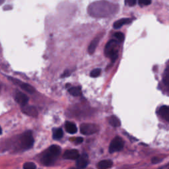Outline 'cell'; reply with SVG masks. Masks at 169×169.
Segmentation results:
<instances>
[{
    "mask_svg": "<svg viewBox=\"0 0 169 169\" xmlns=\"http://www.w3.org/2000/svg\"><path fill=\"white\" fill-rule=\"evenodd\" d=\"M136 1L137 0H125V3L128 6L133 7L136 4Z\"/></svg>",
    "mask_w": 169,
    "mask_h": 169,
    "instance_id": "25",
    "label": "cell"
},
{
    "mask_svg": "<svg viewBox=\"0 0 169 169\" xmlns=\"http://www.w3.org/2000/svg\"><path fill=\"white\" fill-rule=\"evenodd\" d=\"M79 156V153L76 149H70L66 151L63 155L64 159L69 160H77Z\"/></svg>",
    "mask_w": 169,
    "mask_h": 169,
    "instance_id": "8",
    "label": "cell"
},
{
    "mask_svg": "<svg viewBox=\"0 0 169 169\" xmlns=\"http://www.w3.org/2000/svg\"><path fill=\"white\" fill-rule=\"evenodd\" d=\"M113 165V162L111 160H104L99 162L97 164L99 169H108L111 168Z\"/></svg>",
    "mask_w": 169,
    "mask_h": 169,
    "instance_id": "12",
    "label": "cell"
},
{
    "mask_svg": "<svg viewBox=\"0 0 169 169\" xmlns=\"http://www.w3.org/2000/svg\"><path fill=\"white\" fill-rule=\"evenodd\" d=\"M61 153V148L56 145L50 146L42 158V161L45 165H51L54 163L58 156Z\"/></svg>",
    "mask_w": 169,
    "mask_h": 169,
    "instance_id": "2",
    "label": "cell"
},
{
    "mask_svg": "<svg viewBox=\"0 0 169 169\" xmlns=\"http://www.w3.org/2000/svg\"><path fill=\"white\" fill-rule=\"evenodd\" d=\"M11 80H13L14 81V83H15L20 86L21 88L24 90L25 91L29 93H34L35 92L34 88L33 87V86L30 85L29 84L25 83H23V82H22L21 81H19L17 79H11Z\"/></svg>",
    "mask_w": 169,
    "mask_h": 169,
    "instance_id": "9",
    "label": "cell"
},
{
    "mask_svg": "<svg viewBox=\"0 0 169 169\" xmlns=\"http://www.w3.org/2000/svg\"><path fill=\"white\" fill-rule=\"evenodd\" d=\"M99 39L96 38L91 42V44H89V46L88 47V52H89V54H92L95 52V51L97 47V45H98V43H99Z\"/></svg>",
    "mask_w": 169,
    "mask_h": 169,
    "instance_id": "17",
    "label": "cell"
},
{
    "mask_svg": "<svg viewBox=\"0 0 169 169\" xmlns=\"http://www.w3.org/2000/svg\"><path fill=\"white\" fill-rule=\"evenodd\" d=\"M0 89H1V88H0Z\"/></svg>",
    "mask_w": 169,
    "mask_h": 169,
    "instance_id": "31",
    "label": "cell"
},
{
    "mask_svg": "<svg viewBox=\"0 0 169 169\" xmlns=\"http://www.w3.org/2000/svg\"><path fill=\"white\" fill-rule=\"evenodd\" d=\"M124 143L122 139L120 137H116L111 141V144H110L109 152L111 153H114L120 151L124 148Z\"/></svg>",
    "mask_w": 169,
    "mask_h": 169,
    "instance_id": "5",
    "label": "cell"
},
{
    "mask_svg": "<svg viewBox=\"0 0 169 169\" xmlns=\"http://www.w3.org/2000/svg\"><path fill=\"white\" fill-rule=\"evenodd\" d=\"M65 126L66 131L69 133H71V134H74V133H76L77 131V128L76 127V124L74 123L70 122V121H67L65 123Z\"/></svg>",
    "mask_w": 169,
    "mask_h": 169,
    "instance_id": "15",
    "label": "cell"
},
{
    "mask_svg": "<svg viewBox=\"0 0 169 169\" xmlns=\"http://www.w3.org/2000/svg\"><path fill=\"white\" fill-rule=\"evenodd\" d=\"M22 111L25 114L30 116L37 117L38 116V111L37 108L34 107H32V106H24V107H23Z\"/></svg>",
    "mask_w": 169,
    "mask_h": 169,
    "instance_id": "11",
    "label": "cell"
},
{
    "mask_svg": "<svg viewBox=\"0 0 169 169\" xmlns=\"http://www.w3.org/2000/svg\"><path fill=\"white\" fill-rule=\"evenodd\" d=\"M99 130V126L93 124H83L81 125L80 131L83 134L89 136L95 133Z\"/></svg>",
    "mask_w": 169,
    "mask_h": 169,
    "instance_id": "6",
    "label": "cell"
},
{
    "mask_svg": "<svg viewBox=\"0 0 169 169\" xmlns=\"http://www.w3.org/2000/svg\"><path fill=\"white\" fill-rule=\"evenodd\" d=\"M63 136H64V132H63V130L61 128H58V129H55L54 132V134H53L54 139H60L63 137Z\"/></svg>",
    "mask_w": 169,
    "mask_h": 169,
    "instance_id": "19",
    "label": "cell"
},
{
    "mask_svg": "<svg viewBox=\"0 0 169 169\" xmlns=\"http://www.w3.org/2000/svg\"><path fill=\"white\" fill-rule=\"evenodd\" d=\"M159 114L165 120L169 121V106H163L159 110Z\"/></svg>",
    "mask_w": 169,
    "mask_h": 169,
    "instance_id": "14",
    "label": "cell"
},
{
    "mask_svg": "<svg viewBox=\"0 0 169 169\" xmlns=\"http://www.w3.org/2000/svg\"><path fill=\"white\" fill-rule=\"evenodd\" d=\"M15 100L19 104H20L22 107H24L28 103L29 98L25 93L18 91L15 95Z\"/></svg>",
    "mask_w": 169,
    "mask_h": 169,
    "instance_id": "7",
    "label": "cell"
},
{
    "mask_svg": "<svg viewBox=\"0 0 169 169\" xmlns=\"http://www.w3.org/2000/svg\"><path fill=\"white\" fill-rule=\"evenodd\" d=\"M118 5L102 0L92 3L88 7V13L95 18H105L115 14L118 11Z\"/></svg>",
    "mask_w": 169,
    "mask_h": 169,
    "instance_id": "1",
    "label": "cell"
},
{
    "mask_svg": "<svg viewBox=\"0 0 169 169\" xmlns=\"http://www.w3.org/2000/svg\"><path fill=\"white\" fill-rule=\"evenodd\" d=\"M159 161V160H158V159L157 158H154L153 160H152V163H158Z\"/></svg>",
    "mask_w": 169,
    "mask_h": 169,
    "instance_id": "28",
    "label": "cell"
},
{
    "mask_svg": "<svg viewBox=\"0 0 169 169\" xmlns=\"http://www.w3.org/2000/svg\"><path fill=\"white\" fill-rule=\"evenodd\" d=\"M89 161H88V156L86 154H83L77 159L76 162V166L78 168H85L88 165Z\"/></svg>",
    "mask_w": 169,
    "mask_h": 169,
    "instance_id": "10",
    "label": "cell"
},
{
    "mask_svg": "<svg viewBox=\"0 0 169 169\" xmlns=\"http://www.w3.org/2000/svg\"><path fill=\"white\" fill-rule=\"evenodd\" d=\"M70 75V72H69V71H65V72H64V73L62 75V77H68Z\"/></svg>",
    "mask_w": 169,
    "mask_h": 169,
    "instance_id": "26",
    "label": "cell"
},
{
    "mask_svg": "<svg viewBox=\"0 0 169 169\" xmlns=\"http://www.w3.org/2000/svg\"><path fill=\"white\" fill-rule=\"evenodd\" d=\"M108 122L113 127H119L121 125L120 120H119L118 118H117L116 116H112L110 117L108 120Z\"/></svg>",
    "mask_w": 169,
    "mask_h": 169,
    "instance_id": "16",
    "label": "cell"
},
{
    "mask_svg": "<svg viewBox=\"0 0 169 169\" xmlns=\"http://www.w3.org/2000/svg\"><path fill=\"white\" fill-rule=\"evenodd\" d=\"M83 141V139L82 137H77L76 139V143H81Z\"/></svg>",
    "mask_w": 169,
    "mask_h": 169,
    "instance_id": "27",
    "label": "cell"
},
{
    "mask_svg": "<svg viewBox=\"0 0 169 169\" xmlns=\"http://www.w3.org/2000/svg\"><path fill=\"white\" fill-rule=\"evenodd\" d=\"M21 145L23 149H29L33 147L34 144V138L32 132L30 131L25 132L21 136Z\"/></svg>",
    "mask_w": 169,
    "mask_h": 169,
    "instance_id": "4",
    "label": "cell"
},
{
    "mask_svg": "<svg viewBox=\"0 0 169 169\" xmlns=\"http://www.w3.org/2000/svg\"><path fill=\"white\" fill-rule=\"evenodd\" d=\"M139 4L141 6H147L151 3V0H138Z\"/></svg>",
    "mask_w": 169,
    "mask_h": 169,
    "instance_id": "24",
    "label": "cell"
},
{
    "mask_svg": "<svg viewBox=\"0 0 169 169\" xmlns=\"http://www.w3.org/2000/svg\"><path fill=\"white\" fill-rule=\"evenodd\" d=\"M23 169H37L36 164L33 163L28 162L23 165Z\"/></svg>",
    "mask_w": 169,
    "mask_h": 169,
    "instance_id": "20",
    "label": "cell"
},
{
    "mask_svg": "<svg viewBox=\"0 0 169 169\" xmlns=\"http://www.w3.org/2000/svg\"><path fill=\"white\" fill-rule=\"evenodd\" d=\"M68 91L70 95H72V96H74V97L81 96L82 94V91L80 87H70L68 89Z\"/></svg>",
    "mask_w": 169,
    "mask_h": 169,
    "instance_id": "18",
    "label": "cell"
},
{
    "mask_svg": "<svg viewBox=\"0 0 169 169\" xmlns=\"http://www.w3.org/2000/svg\"><path fill=\"white\" fill-rule=\"evenodd\" d=\"M164 82L165 84L169 87V67L165 71L164 76Z\"/></svg>",
    "mask_w": 169,
    "mask_h": 169,
    "instance_id": "22",
    "label": "cell"
},
{
    "mask_svg": "<svg viewBox=\"0 0 169 169\" xmlns=\"http://www.w3.org/2000/svg\"><path fill=\"white\" fill-rule=\"evenodd\" d=\"M131 22H132L131 19H129L128 18H124V19H120V20L117 21L114 23V28L116 29H120L124 25L129 24V23H130Z\"/></svg>",
    "mask_w": 169,
    "mask_h": 169,
    "instance_id": "13",
    "label": "cell"
},
{
    "mask_svg": "<svg viewBox=\"0 0 169 169\" xmlns=\"http://www.w3.org/2000/svg\"><path fill=\"white\" fill-rule=\"evenodd\" d=\"M2 129L1 126H0V134H1V133H2Z\"/></svg>",
    "mask_w": 169,
    "mask_h": 169,
    "instance_id": "30",
    "label": "cell"
},
{
    "mask_svg": "<svg viewBox=\"0 0 169 169\" xmlns=\"http://www.w3.org/2000/svg\"><path fill=\"white\" fill-rule=\"evenodd\" d=\"M101 73V69L100 68H96L93 69L92 72L90 73V76L92 77H99Z\"/></svg>",
    "mask_w": 169,
    "mask_h": 169,
    "instance_id": "21",
    "label": "cell"
},
{
    "mask_svg": "<svg viewBox=\"0 0 169 169\" xmlns=\"http://www.w3.org/2000/svg\"><path fill=\"white\" fill-rule=\"evenodd\" d=\"M4 2H5V0H0V5H2L3 3H4Z\"/></svg>",
    "mask_w": 169,
    "mask_h": 169,
    "instance_id": "29",
    "label": "cell"
},
{
    "mask_svg": "<svg viewBox=\"0 0 169 169\" xmlns=\"http://www.w3.org/2000/svg\"><path fill=\"white\" fill-rule=\"evenodd\" d=\"M118 42L115 40H110L105 47V54L111 59L112 62H115L118 57V52L116 50Z\"/></svg>",
    "mask_w": 169,
    "mask_h": 169,
    "instance_id": "3",
    "label": "cell"
},
{
    "mask_svg": "<svg viewBox=\"0 0 169 169\" xmlns=\"http://www.w3.org/2000/svg\"><path fill=\"white\" fill-rule=\"evenodd\" d=\"M114 37L118 40L120 42H123L124 40V35L122 33L118 32L114 34Z\"/></svg>",
    "mask_w": 169,
    "mask_h": 169,
    "instance_id": "23",
    "label": "cell"
}]
</instances>
